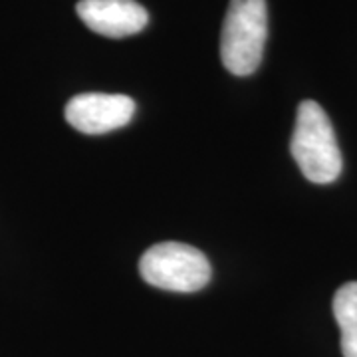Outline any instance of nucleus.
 <instances>
[{
	"instance_id": "obj_6",
	"label": "nucleus",
	"mask_w": 357,
	"mask_h": 357,
	"mask_svg": "<svg viewBox=\"0 0 357 357\" xmlns=\"http://www.w3.org/2000/svg\"><path fill=\"white\" fill-rule=\"evenodd\" d=\"M333 316L342 330V354L357 357V282H347L335 292Z\"/></svg>"
},
{
	"instance_id": "obj_5",
	"label": "nucleus",
	"mask_w": 357,
	"mask_h": 357,
	"mask_svg": "<svg viewBox=\"0 0 357 357\" xmlns=\"http://www.w3.org/2000/svg\"><path fill=\"white\" fill-rule=\"evenodd\" d=\"M82 22L107 38H126L141 32L149 14L135 0H79L76 6Z\"/></svg>"
},
{
	"instance_id": "obj_3",
	"label": "nucleus",
	"mask_w": 357,
	"mask_h": 357,
	"mask_svg": "<svg viewBox=\"0 0 357 357\" xmlns=\"http://www.w3.org/2000/svg\"><path fill=\"white\" fill-rule=\"evenodd\" d=\"M141 278L169 292H197L211 280V262L189 244L159 243L145 250L139 260Z\"/></svg>"
},
{
	"instance_id": "obj_2",
	"label": "nucleus",
	"mask_w": 357,
	"mask_h": 357,
	"mask_svg": "<svg viewBox=\"0 0 357 357\" xmlns=\"http://www.w3.org/2000/svg\"><path fill=\"white\" fill-rule=\"evenodd\" d=\"M266 34V0H230L220 36V58L230 74H255L262 62Z\"/></svg>"
},
{
	"instance_id": "obj_4",
	"label": "nucleus",
	"mask_w": 357,
	"mask_h": 357,
	"mask_svg": "<svg viewBox=\"0 0 357 357\" xmlns=\"http://www.w3.org/2000/svg\"><path fill=\"white\" fill-rule=\"evenodd\" d=\"M133 115L135 102L123 93H77L66 105V121L88 135L126 128Z\"/></svg>"
},
{
	"instance_id": "obj_1",
	"label": "nucleus",
	"mask_w": 357,
	"mask_h": 357,
	"mask_svg": "<svg viewBox=\"0 0 357 357\" xmlns=\"http://www.w3.org/2000/svg\"><path fill=\"white\" fill-rule=\"evenodd\" d=\"M290 151L307 181L328 185L340 177L344 165L342 151L332 121L319 103L312 100L300 103Z\"/></svg>"
}]
</instances>
